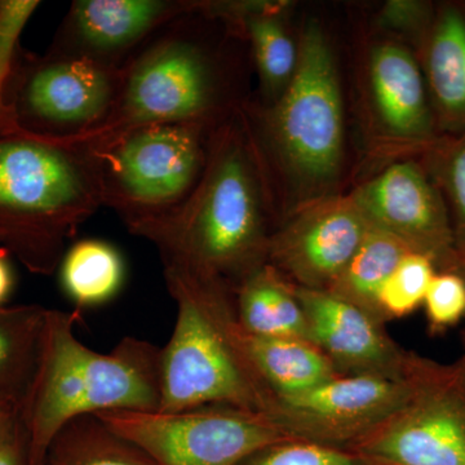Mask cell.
<instances>
[{"label":"cell","instance_id":"cell-1","mask_svg":"<svg viewBox=\"0 0 465 465\" xmlns=\"http://www.w3.org/2000/svg\"><path fill=\"white\" fill-rule=\"evenodd\" d=\"M136 235L157 247L163 265L232 291L266 264L264 183L242 118L217 128L203 176L182 206Z\"/></svg>","mask_w":465,"mask_h":465},{"label":"cell","instance_id":"cell-2","mask_svg":"<svg viewBox=\"0 0 465 465\" xmlns=\"http://www.w3.org/2000/svg\"><path fill=\"white\" fill-rule=\"evenodd\" d=\"M79 311L48 309L38 367L18 409L30 464L45 465L52 440L73 419L106 411H158L162 348L122 339L109 353L79 341Z\"/></svg>","mask_w":465,"mask_h":465},{"label":"cell","instance_id":"cell-3","mask_svg":"<svg viewBox=\"0 0 465 465\" xmlns=\"http://www.w3.org/2000/svg\"><path fill=\"white\" fill-rule=\"evenodd\" d=\"M103 206L87 140L54 142L15 130L0 134V243L34 274L51 275L66 242Z\"/></svg>","mask_w":465,"mask_h":465},{"label":"cell","instance_id":"cell-4","mask_svg":"<svg viewBox=\"0 0 465 465\" xmlns=\"http://www.w3.org/2000/svg\"><path fill=\"white\" fill-rule=\"evenodd\" d=\"M177 314L161 351V407L176 412L231 406L265 414L272 394L237 339L234 291L174 265H163Z\"/></svg>","mask_w":465,"mask_h":465},{"label":"cell","instance_id":"cell-5","mask_svg":"<svg viewBox=\"0 0 465 465\" xmlns=\"http://www.w3.org/2000/svg\"><path fill=\"white\" fill-rule=\"evenodd\" d=\"M203 20L197 2L128 61L112 115L94 136L154 124L220 127L232 101L219 51L204 38Z\"/></svg>","mask_w":465,"mask_h":465},{"label":"cell","instance_id":"cell-6","mask_svg":"<svg viewBox=\"0 0 465 465\" xmlns=\"http://www.w3.org/2000/svg\"><path fill=\"white\" fill-rule=\"evenodd\" d=\"M217 128L154 124L84 139L96 157L103 206L134 235L170 215L203 176Z\"/></svg>","mask_w":465,"mask_h":465},{"label":"cell","instance_id":"cell-7","mask_svg":"<svg viewBox=\"0 0 465 465\" xmlns=\"http://www.w3.org/2000/svg\"><path fill=\"white\" fill-rule=\"evenodd\" d=\"M335 57L318 24L305 26L295 75L262 114L255 130L266 152L308 191H322L341 173L344 116Z\"/></svg>","mask_w":465,"mask_h":465},{"label":"cell","instance_id":"cell-8","mask_svg":"<svg viewBox=\"0 0 465 465\" xmlns=\"http://www.w3.org/2000/svg\"><path fill=\"white\" fill-rule=\"evenodd\" d=\"M122 70L84 58L18 48L5 100L21 131L54 142L99 133L114 109Z\"/></svg>","mask_w":465,"mask_h":465},{"label":"cell","instance_id":"cell-9","mask_svg":"<svg viewBox=\"0 0 465 465\" xmlns=\"http://www.w3.org/2000/svg\"><path fill=\"white\" fill-rule=\"evenodd\" d=\"M402 405L349 451L378 465H465V356L440 363L415 351Z\"/></svg>","mask_w":465,"mask_h":465},{"label":"cell","instance_id":"cell-10","mask_svg":"<svg viewBox=\"0 0 465 465\" xmlns=\"http://www.w3.org/2000/svg\"><path fill=\"white\" fill-rule=\"evenodd\" d=\"M96 416L159 465H238L259 450L290 440L268 416L231 406Z\"/></svg>","mask_w":465,"mask_h":465},{"label":"cell","instance_id":"cell-11","mask_svg":"<svg viewBox=\"0 0 465 465\" xmlns=\"http://www.w3.org/2000/svg\"><path fill=\"white\" fill-rule=\"evenodd\" d=\"M407 393V375L338 376L312 390L273 397L264 415L290 439L349 451L387 420Z\"/></svg>","mask_w":465,"mask_h":465},{"label":"cell","instance_id":"cell-12","mask_svg":"<svg viewBox=\"0 0 465 465\" xmlns=\"http://www.w3.org/2000/svg\"><path fill=\"white\" fill-rule=\"evenodd\" d=\"M370 223L348 197L302 204L271 232L266 264L300 289L327 291L365 240Z\"/></svg>","mask_w":465,"mask_h":465},{"label":"cell","instance_id":"cell-13","mask_svg":"<svg viewBox=\"0 0 465 465\" xmlns=\"http://www.w3.org/2000/svg\"><path fill=\"white\" fill-rule=\"evenodd\" d=\"M351 198L375 228L432 259L442 272L460 271L461 258L445 204L418 164H391Z\"/></svg>","mask_w":465,"mask_h":465},{"label":"cell","instance_id":"cell-14","mask_svg":"<svg viewBox=\"0 0 465 465\" xmlns=\"http://www.w3.org/2000/svg\"><path fill=\"white\" fill-rule=\"evenodd\" d=\"M195 5L188 0H75L48 52L122 70L155 34Z\"/></svg>","mask_w":465,"mask_h":465},{"label":"cell","instance_id":"cell-15","mask_svg":"<svg viewBox=\"0 0 465 465\" xmlns=\"http://www.w3.org/2000/svg\"><path fill=\"white\" fill-rule=\"evenodd\" d=\"M293 287L307 316L311 341L339 375L405 378L411 351L400 347L384 323L329 291Z\"/></svg>","mask_w":465,"mask_h":465},{"label":"cell","instance_id":"cell-16","mask_svg":"<svg viewBox=\"0 0 465 465\" xmlns=\"http://www.w3.org/2000/svg\"><path fill=\"white\" fill-rule=\"evenodd\" d=\"M369 75L372 105L385 133L403 142L430 137L432 116L414 57L400 45H379L370 58Z\"/></svg>","mask_w":465,"mask_h":465},{"label":"cell","instance_id":"cell-17","mask_svg":"<svg viewBox=\"0 0 465 465\" xmlns=\"http://www.w3.org/2000/svg\"><path fill=\"white\" fill-rule=\"evenodd\" d=\"M216 16L240 27L249 43L258 69L262 92L274 103L295 75L299 45L290 38L282 23L281 2H207Z\"/></svg>","mask_w":465,"mask_h":465},{"label":"cell","instance_id":"cell-18","mask_svg":"<svg viewBox=\"0 0 465 465\" xmlns=\"http://www.w3.org/2000/svg\"><path fill=\"white\" fill-rule=\"evenodd\" d=\"M237 339L272 397L300 393L341 376L313 342L250 335L238 322Z\"/></svg>","mask_w":465,"mask_h":465},{"label":"cell","instance_id":"cell-19","mask_svg":"<svg viewBox=\"0 0 465 465\" xmlns=\"http://www.w3.org/2000/svg\"><path fill=\"white\" fill-rule=\"evenodd\" d=\"M234 311L241 329L250 335L311 341L295 287L271 265L260 266L238 284Z\"/></svg>","mask_w":465,"mask_h":465},{"label":"cell","instance_id":"cell-20","mask_svg":"<svg viewBox=\"0 0 465 465\" xmlns=\"http://www.w3.org/2000/svg\"><path fill=\"white\" fill-rule=\"evenodd\" d=\"M47 308L26 304L0 308V402L18 406L32 385Z\"/></svg>","mask_w":465,"mask_h":465},{"label":"cell","instance_id":"cell-21","mask_svg":"<svg viewBox=\"0 0 465 465\" xmlns=\"http://www.w3.org/2000/svg\"><path fill=\"white\" fill-rule=\"evenodd\" d=\"M409 252L414 251L370 224L357 252L327 291L384 323L379 311V296L390 275Z\"/></svg>","mask_w":465,"mask_h":465},{"label":"cell","instance_id":"cell-22","mask_svg":"<svg viewBox=\"0 0 465 465\" xmlns=\"http://www.w3.org/2000/svg\"><path fill=\"white\" fill-rule=\"evenodd\" d=\"M45 465H159L96 415L73 419L52 440Z\"/></svg>","mask_w":465,"mask_h":465},{"label":"cell","instance_id":"cell-23","mask_svg":"<svg viewBox=\"0 0 465 465\" xmlns=\"http://www.w3.org/2000/svg\"><path fill=\"white\" fill-rule=\"evenodd\" d=\"M58 268L63 289L78 308L105 304L124 284V259L105 241L75 242L65 251Z\"/></svg>","mask_w":465,"mask_h":465},{"label":"cell","instance_id":"cell-24","mask_svg":"<svg viewBox=\"0 0 465 465\" xmlns=\"http://www.w3.org/2000/svg\"><path fill=\"white\" fill-rule=\"evenodd\" d=\"M428 76L442 115L465 124V20L457 11L445 12L434 29Z\"/></svg>","mask_w":465,"mask_h":465},{"label":"cell","instance_id":"cell-25","mask_svg":"<svg viewBox=\"0 0 465 465\" xmlns=\"http://www.w3.org/2000/svg\"><path fill=\"white\" fill-rule=\"evenodd\" d=\"M436 264L423 253L409 252L382 286L379 311L384 323L410 316L421 307L436 275Z\"/></svg>","mask_w":465,"mask_h":465},{"label":"cell","instance_id":"cell-26","mask_svg":"<svg viewBox=\"0 0 465 465\" xmlns=\"http://www.w3.org/2000/svg\"><path fill=\"white\" fill-rule=\"evenodd\" d=\"M41 3L36 0H0V134L20 130L15 124L5 94L18 39L34 12Z\"/></svg>","mask_w":465,"mask_h":465},{"label":"cell","instance_id":"cell-27","mask_svg":"<svg viewBox=\"0 0 465 465\" xmlns=\"http://www.w3.org/2000/svg\"><path fill=\"white\" fill-rule=\"evenodd\" d=\"M238 465H378L348 451L302 440H286L259 450Z\"/></svg>","mask_w":465,"mask_h":465},{"label":"cell","instance_id":"cell-28","mask_svg":"<svg viewBox=\"0 0 465 465\" xmlns=\"http://www.w3.org/2000/svg\"><path fill=\"white\" fill-rule=\"evenodd\" d=\"M428 327L439 335L465 318V277L460 272H440L428 287L424 302Z\"/></svg>","mask_w":465,"mask_h":465},{"label":"cell","instance_id":"cell-29","mask_svg":"<svg viewBox=\"0 0 465 465\" xmlns=\"http://www.w3.org/2000/svg\"><path fill=\"white\" fill-rule=\"evenodd\" d=\"M446 183L457 213L458 232H455L461 265L465 264V142L450 153L446 162Z\"/></svg>","mask_w":465,"mask_h":465},{"label":"cell","instance_id":"cell-30","mask_svg":"<svg viewBox=\"0 0 465 465\" xmlns=\"http://www.w3.org/2000/svg\"><path fill=\"white\" fill-rule=\"evenodd\" d=\"M0 465H32L27 450L26 433L21 423L20 415L0 440Z\"/></svg>","mask_w":465,"mask_h":465},{"label":"cell","instance_id":"cell-31","mask_svg":"<svg viewBox=\"0 0 465 465\" xmlns=\"http://www.w3.org/2000/svg\"><path fill=\"white\" fill-rule=\"evenodd\" d=\"M421 17V5L414 2H391L388 3L382 23L391 27H410L418 23Z\"/></svg>","mask_w":465,"mask_h":465},{"label":"cell","instance_id":"cell-32","mask_svg":"<svg viewBox=\"0 0 465 465\" xmlns=\"http://www.w3.org/2000/svg\"><path fill=\"white\" fill-rule=\"evenodd\" d=\"M5 249H0V308L5 307L15 289V273Z\"/></svg>","mask_w":465,"mask_h":465},{"label":"cell","instance_id":"cell-33","mask_svg":"<svg viewBox=\"0 0 465 465\" xmlns=\"http://www.w3.org/2000/svg\"><path fill=\"white\" fill-rule=\"evenodd\" d=\"M18 416V406L11 402H0V440L8 432Z\"/></svg>","mask_w":465,"mask_h":465},{"label":"cell","instance_id":"cell-34","mask_svg":"<svg viewBox=\"0 0 465 465\" xmlns=\"http://www.w3.org/2000/svg\"><path fill=\"white\" fill-rule=\"evenodd\" d=\"M461 269H463V273H461V272H460V273L463 274L465 277V264L463 265V268H461ZM461 269H460V271H461Z\"/></svg>","mask_w":465,"mask_h":465}]
</instances>
